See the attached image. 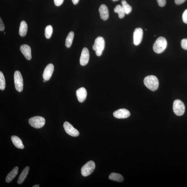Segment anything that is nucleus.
Listing matches in <instances>:
<instances>
[{
  "mask_svg": "<svg viewBox=\"0 0 187 187\" xmlns=\"http://www.w3.org/2000/svg\"><path fill=\"white\" fill-rule=\"evenodd\" d=\"M64 127L65 132L70 136L76 137L79 135L80 132L73 127L71 124L68 122H65Z\"/></svg>",
  "mask_w": 187,
  "mask_h": 187,
  "instance_id": "6e6552de",
  "label": "nucleus"
},
{
  "mask_svg": "<svg viewBox=\"0 0 187 187\" xmlns=\"http://www.w3.org/2000/svg\"><path fill=\"white\" fill-rule=\"evenodd\" d=\"M182 47L184 50H187V39H183L181 42Z\"/></svg>",
  "mask_w": 187,
  "mask_h": 187,
  "instance_id": "a878e982",
  "label": "nucleus"
},
{
  "mask_svg": "<svg viewBox=\"0 0 187 187\" xmlns=\"http://www.w3.org/2000/svg\"><path fill=\"white\" fill-rule=\"evenodd\" d=\"M104 48L105 41L104 38L101 37H97L95 40L93 48L96 51V54L98 56H100L102 54Z\"/></svg>",
  "mask_w": 187,
  "mask_h": 187,
  "instance_id": "7ed1b4c3",
  "label": "nucleus"
},
{
  "mask_svg": "<svg viewBox=\"0 0 187 187\" xmlns=\"http://www.w3.org/2000/svg\"><path fill=\"white\" fill-rule=\"evenodd\" d=\"M112 1L113 2H116V1H119V0H112Z\"/></svg>",
  "mask_w": 187,
  "mask_h": 187,
  "instance_id": "72a5a7b5",
  "label": "nucleus"
},
{
  "mask_svg": "<svg viewBox=\"0 0 187 187\" xmlns=\"http://www.w3.org/2000/svg\"><path fill=\"white\" fill-rule=\"evenodd\" d=\"M114 12L117 13L120 18H122L124 17L125 13L122 6L120 5H117L114 9Z\"/></svg>",
  "mask_w": 187,
  "mask_h": 187,
  "instance_id": "4be33fe9",
  "label": "nucleus"
},
{
  "mask_svg": "<svg viewBox=\"0 0 187 187\" xmlns=\"http://www.w3.org/2000/svg\"><path fill=\"white\" fill-rule=\"evenodd\" d=\"M33 187H40V186H39V185H34V186H32Z\"/></svg>",
  "mask_w": 187,
  "mask_h": 187,
  "instance_id": "473e14b6",
  "label": "nucleus"
},
{
  "mask_svg": "<svg viewBox=\"0 0 187 187\" xmlns=\"http://www.w3.org/2000/svg\"><path fill=\"white\" fill-rule=\"evenodd\" d=\"M28 31V25L24 21H22L19 28V34L22 37H24Z\"/></svg>",
  "mask_w": 187,
  "mask_h": 187,
  "instance_id": "6ab92c4d",
  "label": "nucleus"
},
{
  "mask_svg": "<svg viewBox=\"0 0 187 187\" xmlns=\"http://www.w3.org/2000/svg\"><path fill=\"white\" fill-rule=\"evenodd\" d=\"M101 18L103 20L106 21L109 18V12L106 6L102 4L101 5L99 9Z\"/></svg>",
  "mask_w": 187,
  "mask_h": 187,
  "instance_id": "2eb2a0df",
  "label": "nucleus"
},
{
  "mask_svg": "<svg viewBox=\"0 0 187 187\" xmlns=\"http://www.w3.org/2000/svg\"><path fill=\"white\" fill-rule=\"evenodd\" d=\"M167 46L166 39L163 37H159L157 39L153 45V50L157 54L162 53L165 50Z\"/></svg>",
  "mask_w": 187,
  "mask_h": 187,
  "instance_id": "f03ea898",
  "label": "nucleus"
},
{
  "mask_svg": "<svg viewBox=\"0 0 187 187\" xmlns=\"http://www.w3.org/2000/svg\"><path fill=\"white\" fill-rule=\"evenodd\" d=\"M182 19L183 22L187 24V9L184 12L182 15Z\"/></svg>",
  "mask_w": 187,
  "mask_h": 187,
  "instance_id": "bb28decb",
  "label": "nucleus"
},
{
  "mask_svg": "<svg viewBox=\"0 0 187 187\" xmlns=\"http://www.w3.org/2000/svg\"><path fill=\"white\" fill-rule=\"evenodd\" d=\"M54 69V65L52 64L48 65L45 67L43 74L44 80L48 81L51 78Z\"/></svg>",
  "mask_w": 187,
  "mask_h": 187,
  "instance_id": "f8f14e48",
  "label": "nucleus"
},
{
  "mask_svg": "<svg viewBox=\"0 0 187 187\" xmlns=\"http://www.w3.org/2000/svg\"><path fill=\"white\" fill-rule=\"evenodd\" d=\"M130 115V112L126 109H122L117 110L113 113V116L117 119H125Z\"/></svg>",
  "mask_w": 187,
  "mask_h": 187,
  "instance_id": "9b49d317",
  "label": "nucleus"
},
{
  "mask_svg": "<svg viewBox=\"0 0 187 187\" xmlns=\"http://www.w3.org/2000/svg\"><path fill=\"white\" fill-rule=\"evenodd\" d=\"M143 32L140 28L135 29L133 33V43L136 45H139L142 42L143 38Z\"/></svg>",
  "mask_w": 187,
  "mask_h": 187,
  "instance_id": "1a4fd4ad",
  "label": "nucleus"
},
{
  "mask_svg": "<svg viewBox=\"0 0 187 187\" xmlns=\"http://www.w3.org/2000/svg\"><path fill=\"white\" fill-rule=\"evenodd\" d=\"M14 80L16 90L20 92L23 88V81L22 75L19 71H15L14 74Z\"/></svg>",
  "mask_w": 187,
  "mask_h": 187,
  "instance_id": "0eeeda50",
  "label": "nucleus"
},
{
  "mask_svg": "<svg viewBox=\"0 0 187 187\" xmlns=\"http://www.w3.org/2000/svg\"><path fill=\"white\" fill-rule=\"evenodd\" d=\"M121 4H122L125 14H128L130 13L132 10V6L128 4L127 2L124 0L121 1Z\"/></svg>",
  "mask_w": 187,
  "mask_h": 187,
  "instance_id": "5701e85b",
  "label": "nucleus"
},
{
  "mask_svg": "<svg viewBox=\"0 0 187 187\" xmlns=\"http://www.w3.org/2000/svg\"><path fill=\"white\" fill-rule=\"evenodd\" d=\"M53 33V28L52 26L49 25L47 26L45 29V35L46 38L47 39L50 38Z\"/></svg>",
  "mask_w": 187,
  "mask_h": 187,
  "instance_id": "b1692460",
  "label": "nucleus"
},
{
  "mask_svg": "<svg viewBox=\"0 0 187 187\" xmlns=\"http://www.w3.org/2000/svg\"><path fill=\"white\" fill-rule=\"evenodd\" d=\"M80 0H72L73 4L75 5L77 4Z\"/></svg>",
  "mask_w": 187,
  "mask_h": 187,
  "instance_id": "2f4dec72",
  "label": "nucleus"
},
{
  "mask_svg": "<svg viewBox=\"0 0 187 187\" xmlns=\"http://www.w3.org/2000/svg\"><path fill=\"white\" fill-rule=\"evenodd\" d=\"M5 80L4 75L2 71L0 72V89L4 90L5 88Z\"/></svg>",
  "mask_w": 187,
  "mask_h": 187,
  "instance_id": "393cba45",
  "label": "nucleus"
},
{
  "mask_svg": "<svg viewBox=\"0 0 187 187\" xmlns=\"http://www.w3.org/2000/svg\"><path fill=\"white\" fill-rule=\"evenodd\" d=\"M64 1V0H54L55 5L57 6L61 5Z\"/></svg>",
  "mask_w": 187,
  "mask_h": 187,
  "instance_id": "c85d7f7f",
  "label": "nucleus"
},
{
  "mask_svg": "<svg viewBox=\"0 0 187 187\" xmlns=\"http://www.w3.org/2000/svg\"><path fill=\"white\" fill-rule=\"evenodd\" d=\"M29 169V167L27 166L23 170L18 179V184H21L24 182L28 174Z\"/></svg>",
  "mask_w": 187,
  "mask_h": 187,
  "instance_id": "a211bd4d",
  "label": "nucleus"
},
{
  "mask_svg": "<svg viewBox=\"0 0 187 187\" xmlns=\"http://www.w3.org/2000/svg\"><path fill=\"white\" fill-rule=\"evenodd\" d=\"M173 110L174 113L176 116H182L185 112V105L181 101L175 100L173 103Z\"/></svg>",
  "mask_w": 187,
  "mask_h": 187,
  "instance_id": "20e7f679",
  "label": "nucleus"
},
{
  "mask_svg": "<svg viewBox=\"0 0 187 187\" xmlns=\"http://www.w3.org/2000/svg\"><path fill=\"white\" fill-rule=\"evenodd\" d=\"M144 83L149 90L154 91L158 87L159 81L158 78L153 75L146 77L144 80Z\"/></svg>",
  "mask_w": 187,
  "mask_h": 187,
  "instance_id": "f257e3e1",
  "label": "nucleus"
},
{
  "mask_svg": "<svg viewBox=\"0 0 187 187\" xmlns=\"http://www.w3.org/2000/svg\"><path fill=\"white\" fill-rule=\"evenodd\" d=\"M157 2L160 7H163L166 4V0H157Z\"/></svg>",
  "mask_w": 187,
  "mask_h": 187,
  "instance_id": "cd10ccee",
  "label": "nucleus"
},
{
  "mask_svg": "<svg viewBox=\"0 0 187 187\" xmlns=\"http://www.w3.org/2000/svg\"><path fill=\"white\" fill-rule=\"evenodd\" d=\"M90 53L89 50L86 48H84L82 51L80 59V63L82 66L86 65L89 61Z\"/></svg>",
  "mask_w": 187,
  "mask_h": 187,
  "instance_id": "9d476101",
  "label": "nucleus"
},
{
  "mask_svg": "<svg viewBox=\"0 0 187 187\" xmlns=\"http://www.w3.org/2000/svg\"><path fill=\"white\" fill-rule=\"evenodd\" d=\"M18 171V167H16L13 169L12 171L10 172L6 178V181L7 183L11 182L16 176L17 175Z\"/></svg>",
  "mask_w": 187,
  "mask_h": 187,
  "instance_id": "f3484780",
  "label": "nucleus"
},
{
  "mask_svg": "<svg viewBox=\"0 0 187 187\" xmlns=\"http://www.w3.org/2000/svg\"><path fill=\"white\" fill-rule=\"evenodd\" d=\"M5 26L4 23L3 22L1 18H0V31H4Z\"/></svg>",
  "mask_w": 187,
  "mask_h": 187,
  "instance_id": "c756f323",
  "label": "nucleus"
},
{
  "mask_svg": "<svg viewBox=\"0 0 187 187\" xmlns=\"http://www.w3.org/2000/svg\"><path fill=\"white\" fill-rule=\"evenodd\" d=\"M20 50L28 60H29L32 58L31 48L27 44L22 45L20 47Z\"/></svg>",
  "mask_w": 187,
  "mask_h": 187,
  "instance_id": "ddd939ff",
  "label": "nucleus"
},
{
  "mask_svg": "<svg viewBox=\"0 0 187 187\" xmlns=\"http://www.w3.org/2000/svg\"><path fill=\"white\" fill-rule=\"evenodd\" d=\"M109 179L110 180L117 182H121L123 181V176L119 174L112 173L109 176Z\"/></svg>",
  "mask_w": 187,
  "mask_h": 187,
  "instance_id": "aec40b11",
  "label": "nucleus"
},
{
  "mask_svg": "<svg viewBox=\"0 0 187 187\" xmlns=\"http://www.w3.org/2000/svg\"><path fill=\"white\" fill-rule=\"evenodd\" d=\"M96 167V165L93 161H90L84 165L81 169V174L83 176L86 177L92 173Z\"/></svg>",
  "mask_w": 187,
  "mask_h": 187,
  "instance_id": "423d86ee",
  "label": "nucleus"
},
{
  "mask_svg": "<svg viewBox=\"0 0 187 187\" xmlns=\"http://www.w3.org/2000/svg\"><path fill=\"white\" fill-rule=\"evenodd\" d=\"M186 0H175V4L177 5H180L183 4Z\"/></svg>",
  "mask_w": 187,
  "mask_h": 187,
  "instance_id": "7c9ffc66",
  "label": "nucleus"
},
{
  "mask_svg": "<svg viewBox=\"0 0 187 187\" xmlns=\"http://www.w3.org/2000/svg\"><path fill=\"white\" fill-rule=\"evenodd\" d=\"M11 139L13 143L16 148L20 149L24 148V146L22 141L18 137L13 136L11 137Z\"/></svg>",
  "mask_w": 187,
  "mask_h": 187,
  "instance_id": "dca6fc26",
  "label": "nucleus"
},
{
  "mask_svg": "<svg viewBox=\"0 0 187 187\" xmlns=\"http://www.w3.org/2000/svg\"><path fill=\"white\" fill-rule=\"evenodd\" d=\"M44 118L40 116H36L30 118L29 122L30 125L35 128L39 129L43 127L45 124Z\"/></svg>",
  "mask_w": 187,
  "mask_h": 187,
  "instance_id": "39448f33",
  "label": "nucleus"
},
{
  "mask_svg": "<svg viewBox=\"0 0 187 187\" xmlns=\"http://www.w3.org/2000/svg\"><path fill=\"white\" fill-rule=\"evenodd\" d=\"M76 94L78 101L81 103L83 102L87 97V91L85 88L81 87L77 90Z\"/></svg>",
  "mask_w": 187,
  "mask_h": 187,
  "instance_id": "4468645a",
  "label": "nucleus"
},
{
  "mask_svg": "<svg viewBox=\"0 0 187 187\" xmlns=\"http://www.w3.org/2000/svg\"><path fill=\"white\" fill-rule=\"evenodd\" d=\"M74 32L71 31L68 34L65 40V45L67 48H69L73 43L74 37Z\"/></svg>",
  "mask_w": 187,
  "mask_h": 187,
  "instance_id": "412c9836",
  "label": "nucleus"
},
{
  "mask_svg": "<svg viewBox=\"0 0 187 187\" xmlns=\"http://www.w3.org/2000/svg\"><path fill=\"white\" fill-rule=\"evenodd\" d=\"M46 80H44L43 81L44 82H46Z\"/></svg>",
  "mask_w": 187,
  "mask_h": 187,
  "instance_id": "f704fd0d",
  "label": "nucleus"
}]
</instances>
